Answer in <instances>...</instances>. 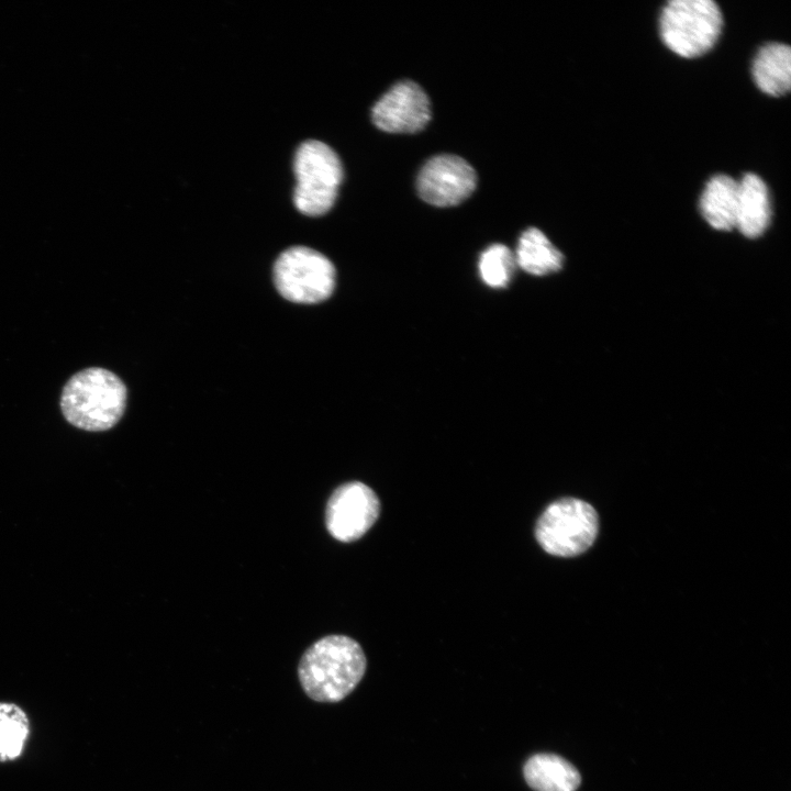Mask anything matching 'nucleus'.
Listing matches in <instances>:
<instances>
[{"instance_id": "f257e3e1", "label": "nucleus", "mask_w": 791, "mask_h": 791, "mask_svg": "<svg viewBox=\"0 0 791 791\" xmlns=\"http://www.w3.org/2000/svg\"><path fill=\"white\" fill-rule=\"evenodd\" d=\"M367 660L361 646L346 635H327L302 655L298 676L305 694L317 702H338L360 682Z\"/></svg>"}, {"instance_id": "f03ea898", "label": "nucleus", "mask_w": 791, "mask_h": 791, "mask_svg": "<svg viewBox=\"0 0 791 791\" xmlns=\"http://www.w3.org/2000/svg\"><path fill=\"white\" fill-rule=\"evenodd\" d=\"M126 387L112 371L91 367L78 371L64 386L60 409L71 425L90 432L107 431L122 417Z\"/></svg>"}, {"instance_id": "7ed1b4c3", "label": "nucleus", "mask_w": 791, "mask_h": 791, "mask_svg": "<svg viewBox=\"0 0 791 791\" xmlns=\"http://www.w3.org/2000/svg\"><path fill=\"white\" fill-rule=\"evenodd\" d=\"M722 26V11L712 0L669 1L659 20L665 45L686 58L709 52L717 41Z\"/></svg>"}, {"instance_id": "20e7f679", "label": "nucleus", "mask_w": 791, "mask_h": 791, "mask_svg": "<svg viewBox=\"0 0 791 791\" xmlns=\"http://www.w3.org/2000/svg\"><path fill=\"white\" fill-rule=\"evenodd\" d=\"M293 168L297 178L293 201L297 209L310 216L330 211L343 179V167L337 154L320 141H305L297 149Z\"/></svg>"}, {"instance_id": "39448f33", "label": "nucleus", "mask_w": 791, "mask_h": 791, "mask_svg": "<svg viewBox=\"0 0 791 791\" xmlns=\"http://www.w3.org/2000/svg\"><path fill=\"white\" fill-rule=\"evenodd\" d=\"M599 519L594 508L576 498L552 502L541 514L535 537L548 554L573 557L586 552L595 541Z\"/></svg>"}, {"instance_id": "423d86ee", "label": "nucleus", "mask_w": 791, "mask_h": 791, "mask_svg": "<svg viewBox=\"0 0 791 791\" xmlns=\"http://www.w3.org/2000/svg\"><path fill=\"white\" fill-rule=\"evenodd\" d=\"M335 276L332 261L305 246L286 249L274 265L278 292L296 303L314 304L328 299L335 288Z\"/></svg>"}, {"instance_id": "0eeeda50", "label": "nucleus", "mask_w": 791, "mask_h": 791, "mask_svg": "<svg viewBox=\"0 0 791 791\" xmlns=\"http://www.w3.org/2000/svg\"><path fill=\"white\" fill-rule=\"evenodd\" d=\"M379 513L380 501L375 491L360 481H350L337 487L328 498L325 524L335 539L350 543L368 532Z\"/></svg>"}, {"instance_id": "6e6552de", "label": "nucleus", "mask_w": 791, "mask_h": 791, "mask_svg": "<svg viewBox=\"0 0 791 791\" xmlns=\"http://www.w3.org/2000/svg\"><path fill=\"white\" fill-rule=\"evenodd\" d=\"M474 168L461 157L450 154L428 159L417 176V191L427 203L452 207L466 200L476 189Z\"/></svg>"}, {"instance_id": "1a4fd4ad", "label": "nucleus", "mask_w": 791, "mask_h": 791, "mask_svg": "<svg viewBox=\"0 0 791 791\" xmlns=\"http://www.w3.org/2000/svg\"><path fill=\"white\" fill-rule=\"evenodd\" d=\"M375 125L389 133H416L431 119L430 100L425 91L411 80L393 85L374 105Z\"/></svg>"}, {"instance_id": "9d476101", "label": "nucleus", "mask_w": 791, "mask_h": 791, "mask_svg": "<svg viewBox=\"0 0 791 791\" xmlns=\"http://www.w3.org/2000/svg\"><path fill=\"white\" fill-rule=\"evenodd\" d=\"M771 220L769 190L756 174L747 172L738 182L735 227L746 237L756 238Z\"/></svg>"}, {"instance_id": "9b49d317", "label": "nucleus", "mask_w": 791, "mask_h": 791, "mask_svg": "<svg viewBox=\"0 0 791 791\" xmlns=\"http://www.w3.org/2000/svg\"><path fill=\"white\" fill-rule=\"evenodd\" d=\"M757 87L772 97L786 94L791 87V49L787 44L768 43L759 48L751 67Z\"/></svg>"}, {"instance_id": "f8f14e48", "label": "nucleus", "mask_w": 791, "mask_h": 791, "mask_svg": "<svg viewBox=\"0 0 791 791\" xmlns=\"http://www.w3.org/2000/svg\"><path fill=\"white\" fill-rule=\"evenodd\" d=\"M527 784L535 791H576L581 783L577 768L555 754H536L523 768Z\"/></svg>"}, {"instance_id": "ddd939ff", "label": "nucleus", "mask_w": 791, "mask_h": 791, "mask_svg": "<svg viewBox=\"0 0 791 791\" xmlns=\"http://www.w3.org/2000/svg\"><path fill=\"white\" fill-rule=\"evenodd\" d=\"M737 198L738 181L724 174L715 175L701 194V213L713 229L731 231L736 224Z\"/></svg>"}, {"instance_id": "4468645a", "label": "nucleus", "mask_w": 791, "mask_h": 791, "mask_svg": "<svg viewBox=\"0 0 791 791\" xmlns=\"http://www.w3.org/2000/svg\"><path fill=\"white\" fill-rule=\"evenodd\" d=\"M514 257L521 269L534 276L558 271L564 263L562 254L536 227H530L521 234Z\"/></svg>"}, {"instance_id": "2eb2a0df", "label": "nucleus", "mask_w": 791, "mask_h": 791, "mask_svg": "<svg viewBox=\"0 0 791 791\" xmlns=\"http://www.w3.org/2000/svg\"><path fill=\"white\" fill-rule=\"evenodd\" d=\"M31 731L26 712L13 702H0V762L18 759Z\"/></svg>"}, {"instance_id": "dca6fc26", "label": "nucleus", "mask_w": 791, "mask_h": 791, "mask_svg": "<svg viewBox=\"0 0 791 791\" xmlns=\"http://www.w3.org/2000/svg\"><path fill=\"white\" fill-rule=\"evenodd\" d=\"M516 266L514 254L502 244L487 247L480 255L478 268L482 281L491 288H504Z\"/></svg>"}]
</instances>
